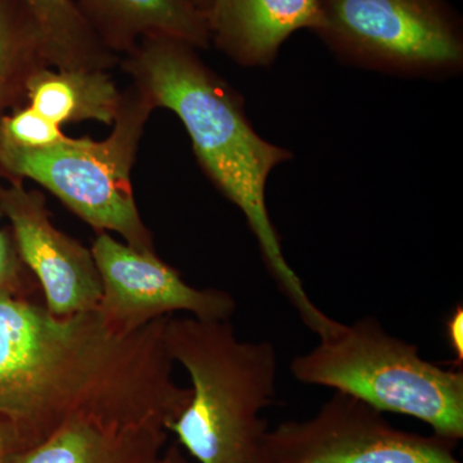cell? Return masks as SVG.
<instances>
[{
  "label": "cell",
  "mask_w": 463,
  "mask_h": 463,
  "mask_svg": "<svg viewBox=\"0 0 463 463\" xmlns=\"http://www.w3.org/2000/svg\"><path fill=\"white\" fill-rule=\"evenodd\" d=\"M289 373L298 383L345 392L380 412L420 420L438 437L456 443L463 438L461 368L428 361L373 317L340 322L312 350L295 356Z\"/></svg>",
  "instance_id": "cell-4"
},
{
  "label": "cell",
  "mask_w": 463,
  "mask_h": 463,
  "mask_svg": "<svg viewBox=\"0 0 463 463\" xmlns=\"http://www.w3.org/2000/svg\"><path fill=\"white\" fill-rule=\"evenodd\" d=\"M197 50L169 38H147L121 57L124 71L154 109H170L190 136L200 166L248 222L268 272L317 336L336 319L323 313L286 260L270 221L265 188L270 173L291 160L288 149L261 138L239 93L200 60Z\"/></svg>",
  "instance_id": "cell-2"
},
{
  "label": "cell",
  "mask_w": 463,
  "mask_h": 463,
  "mask_svg": "<svg viewBox=\"0 0 463 463\" xmlns=\"http://www.w3.org/2000/svg\"><path fill=\"white\" fill-rule=\"evenodd\" d=\"M165 345L191 377V399L167 431L199 463H252L274 403L279 358L270 341H242L227 321L175 318L165 326Z\"/></svg>",
  "instance_id": "cell-3"
},
{
  "label": "cell",
  "mask_w": 463,
  "mask_h": 463,
  "mask_svg": "<svg viewBox=\"0 0 463 463\" xmlns=\"http://www.w3.org/2000/svg\"><path fill=\"white\" fill-rule=\"evenodd\" d=\"M62 128L51 123L35 109L25 106L14 114L0 118V142L18 148L52 147L66 138Z\"/></svg>",
  "instance_id": "cell-16"
},
{
  "label": "cell",
  "mask_w": 463,
  "mask_h": 463,
  "mask_svg": "<svg viewBox=\"0 0 463 463\" xmlns=\"http://www.w3.org/2000/svg\"><path fill=\"white\" fill-rule=\"evenodd\" d=\"M169 432L155 425H114L75 419L5 463H157Z\"/></svg>",
  "instance_id": "cell-12"
},
{
  "label": "cell",
  "mask_w": 463,
  "mask_h": 463,
  "mask_svg": "<svg viewBox=\"0 0 463 463\" xmlns=\"http://www.w3.org/2000/svg\"><path fill=\"white\" fill-rule=\"evenodd\" d=\"M90 250L102 283L99 310L115 330L138 331L175 312L227 321L236 310L228 292L188 285L156 252L134 249L109 232H99Z\"/></svg>",
  "instance_id": "cell-8"
},
{
  "label": "cell",
  "mask_w": 463,
  "mask_h": 463,
  "mask_svg": "<svg viewBox=\"0 0 463 463\" xmlns=\"http://www.w3.org/2000/svg\"><path fill=\"white\" fill-rule=\"evenodd\" d=\"M154 109L132 84L123 91L120 111L108 138L66 137L58 145L42 149L0 142V174L38 183L99 233L112 232L134 249L156 252L130 179Z\"/></svg>",
  "instance_id": "cell-5"
},
{
  "label": "cell",
  "mask_w": 463,
  "mask_h": 463,
  "mask_svg": "<svg viewBox=\"0 0 463 463\" xmlns=\"http://www.w3.org/2000/svg\"><path fill=\"white\" fill-rule=\"evenodd\" d=\"M41 33L52 69L105 70L121 57L109 50L74 0H18Z\"/></svg>",
  "instance_id": "cell-14"
},
{
  "label": "cell",
  "mask_w": 463,
  "mask_h": 463,
  "mask_svg": "<svg viewBox=\"0 0 463 463\" xmlns=\"http://www.w3.org/2000/svg\"><path fill=\"white\" fill-rule=\"evenodd\" d=\"M27 106L62 128L83 121L111 127L120 111L123 91L105 70L44 67L26 84Z\"/></svg>",
  "instance_id": "cell-13"
},
{
  "label": "cell",
  "mask_w": 463,
  "mask_h": 463,
  "mask_svg": "<svg viewBox=\"0 0 463 463\" xmlns=\"http://www.w3.org/2000/svg\"><path fill=\"white\" fill-rule=\"evenodd\" d=\"M0 209L21 261L41 285L45 309L56 317L99 309L102 283L91 250L52 223L45 197L11 179L0 185Z\"/></svg>",
  "instance_id": "cell-9"
},
{
  "label": "cell",
  "mask_w": 463,
  "mask_h": 463,
  "mask_svg": "<svg viewBox=\"0 0 463 463\" xmlns=\"http://www.w3.org/2000/svg\"><path fill=\"white\" fill-rule=\"evenodd\" d=\"M157 463H190L178 443L170 444L164 449L163 456Z\"/></svg>",
  "instance_id": "cell-20"
},
{
  "label": "cell",
  "mask_w": 463,
  "mask_h": 463,
  "mask_svg": "<svg viewBox=\"0 0 463 463\" xmlns=\"http://www.w3.org/2000/svg\"><path fill=\"white\" fill-rule=\"evenodd\" d=\"M205 14L210 43L248 67L270 65L292 33L321 20L319 0H212Z\"/></svg>",
  "instance_id": "cell-10"
},
{
  "label": "cell",
  "mask_w": 463,
  "mask_h": 463,
  "mask_svg": "<svg viewBox=\"0 0 463 463\" xmlns=\"http://www.w3.org/2000/svg\"><path fill=\"white\" fill-rule=\"evenodd\" d=\"M212 0H196L197 5H199V7L203 9V12H206V9L209 8V5Z\"/></svg>",
  "instance_id": "cell-21"
},
{
  "label": "cell",
  "mask_w": 463,
  "mask_h": 463,
  "mask_svg": "<svg viewBox=\"0 0 463 463\" xmlns=\"http://www.w3.org/2000/svg\"><path fill=\"white\" fill-rule=\"evenodd\" d=\"M23 449V441L14 426L0 417V463H5L9 456Z\"/></svg>",
  "instance_id": "cell-19"
},
{
  "label": "cell",
  "mask_w": 463,
  "mask_h": 463,
  "mask_svg": "<svg viewBox=\"0 0 463 463\" xmlns=\"http://www.w3.org/2000/svg\"><path fill=\"white\" fill-rule=\"evenodd\" d=\"M169 317L121 332L99 309L56 317L0 291V417L24 449L75 419L167 430L192 395L173 377Z\"/></svg>",
  "instance_id": "cell-1"
},
{
  "label": "cell",
  "mask_w": 463,
  "mask_h": 463,
  "mask_svg": "<svg viewBox=\"0 0 463 463\" xmlns=\"http://www.w3.org/2000/svg\"><path fill=\"white\" fill-rule=\"evenodd\" d=\"M51 67L32 18L18 0H0V112L26 97V84L38 70Z\"/></svg>",
  "instance_id": "cell-15"
},
{
  "label": "cell",
  "mask_w": 463,
  "mask_h": 463,
  "mask_svg": "<svg viewBox=\"0 0 463 463\" xmlns=\"http://www.w3.org/2000/svg\"><path fill=\"white\" fill-rule=\"evenodd\" d=\"M103 44L123 57L143 39L169 38L210 47L205 12L196 0H74Z\"/></svg>",
  "instance_id": "cell-11"
},
{
  "label": "cell",
  "mask_w": 463,
  "mask_h": 463,
  "mask_svg": "<svg viewBox=\"0 0 463 463\" xmlns=\"http://www.w3.org/2000/svg\"><path fill=\"white\" fill-rule=\"evenodd\" d=\"M316 33L341 60L405 75L463 65L461 20L444 0H319Z\"/></svg>",
  "instance_id": "cell-6"
},
{
  "label": "cell",
  "mask_w": 463,
  "mask_h": 463,
  "mask_svg": "<svg viewBox=\"0 0 463 463\" xmlns=\"http://www.w3.org/2000/svg\"><path fill=\"white\" fill-rule=\"evenodd\" d=\"M456 446L394 428L376 408L334 392L310 419L268 430L260 455L265 463H462Z\"/></svg>",
  "instance_id": "cell-7"
},
{
  "label": "cell",
  "mask_w": 463,
  "mask_h": 463,
  "mask_svg": "<svg viewBox=\"0 0 463 463\" xmlns=\"http://www.w3.org/2000/svg\"><path fill=\"white\" fill-rule=\"evenodd\" d=\"M0 209V222L3 218ZM26 267L21 261L20 255L14 245V237L0 227V291L26 297Z\"/></svg>",
  "instance_id": "cell-17"
},
{
  "label": "cell",
  "mask_w": 463,
  "mask_h": 463,
  "mask_svg": "<svg viewBox=\"0 0 463 463\" xmlns=\"http://www.w3.org/2000/svg\"><path fill=\"white\" fill-rule=\"evenodd\" d=\"M446 334L448 344L456 356V365L463 362V309L461 306L450 313L446 322Z\"/></svg>",
  "instance_id": "cell-18"
},
{
  "label": "cell",
  "mask_w": 463,
  "mask_h": 463,
  "mask_svg": "<svg viewBox=\"0 0 463 463\" xmlns=\"http://www.w3.org/2000/svg\"><path fill=\"white\" fill-rule=\"evenodd\" d=\"M260 453H261V452H260ZM252 463H265V461H264V459H263V457H261V455H259V456H258V458H257V459H255V461H254V462H252Z\"/></svg>",
  "instance_id": "cell-22"
}]
</instances>
